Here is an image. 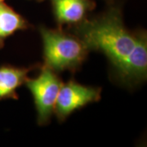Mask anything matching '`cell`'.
<instances>
[{"instance_id":"3957f363","label":"cell","mask_w":147,"mask_h":147,"mask_svg":"<svg viewBox=\"0 0 147 147\" xmlns=\"http://www.w3.org/2000/svg\"><path fill=\"white\" fill-rule=\"evenodd\" d=\"M36 78H27L25 84L31 92L37 110L38 125H45L54 113L62 81L57 72L42 65Z\"/></svg>"},{"instance_id":"277c9868","label":"cell","mask_w":147,"mask_h":147,"mask_svg":"<svg viewBox=\"0 0 147 147\" xmlns=\"http://www.w3.org/2000/svg\"><path fill=\"white\" fill-rule=\"evenodd\" d=\"M101 88L85 86L70 79L62 84L56 101L54 113L59 121L65 120L72 113L100 99Z\"/></svg>"},{"instance_id":"8992f818","label":"cell","mask_w":147,"mask_h":147,"mask_svg":"<svg viewBox=\"0 0 147 147\" xmlns=\"http://www.w3.org/2000/svg\"><path fill=\"white\" fill-rule=\"evenodd\" d=\"M38 67L34 65L29 68L16 67L10 65L0 66V100L7 99H18L16 90L25 84L28 74Z\"/></svg>"},{"instance_id":"52a82bcc","label":"cell","mask_w":147,"mask_h":147,"mask_svg":"<svg viewBox=\"0 0 147 147\" xmlns=\"http://www.w3.org/2000/svg\"><path fill=\"white\" fill-rule=\"evenodd\" d=\"M30 27L29 22L3 1H0V49L5 40L16 31L25 30Z\"/></svg>"},{"instance_id":"7a4b0ae2","label":"cell","mask_w":147,"mask_h":147,"mask_svg":"<svg viewBox=\"0 0 147 147\" xmlns=\"http://www.w3.org/2000/svg\"><path fill=\"white\" fill-rule=\"evenodd\" d=\"M38 30L43 44L44 65L57 73L65 70L74 72L81 67L90 51L79 37L65 31L61 27L39 26Z\"/></svg>"},{"instance_id":"ba28073f","label":"cell","mask_w":147,"mask_h":147,"mask_svg":"<svg viewBox=\"0 0 147 147\" xmlns=\"http://www.w3.org/2000/svg\"><path fill=\"white\" fill-rule=\"evenodd\" d=\"M36 1H38V2H42L43 0H36Z\"/></svg>"},{"instance_id":"6da1fadb","label":"cell","mask_w":147,"mask_h":147,"mask_svg":"<svg viewBox=\"0 0 147 147\" xmlns=\"http://www.w3.org/2000/svg\"><path fill=\"white\" fill-rule=\"evenodd\" d=\"M69 30L89 51L105 55L122 84L132 86L146 79V33L128 30L119 7H110L99 16L87 18Z\"/></svg>"},{"instance_id":"5b68a950","label":"cell","mask_w":147,"mask_h":147,"mask_svg":"<svg viewBox=\"0 0 147 147\" xmlns=\"http://www.w3.org/2000/svg\"><path fill=\"white\" fill-rule=\"evenodd\" d=\"M54 18L58 26H73L88 18L94 10L96 3L92 0H50Z\"/></svg>"},{"instance_id":"9c48e42d","label":"cell","mask_w":147,"mask_h":147,"mask_svg":"<svg viewBox=\"0 0 147 147\" xmlns=\"http://www.w3.org/2000/svg\"><path fill=\"white\" fill-rule=\"evenodd\" d=\"M0 1H3V0H0Z\"/></svg>"}]
</instances>
